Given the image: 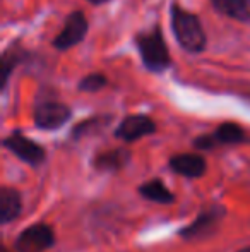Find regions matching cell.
Wrapping results in <instances>:
<instances>
[{
	"label": "cell",
	"instance_id": "6da1fadb",
	"mask_svg": "<svg viewBox=\"0 0 250 252\" xmlns=\"http://www.w3.org/2000/svg\"><path fill=\"white\" fill-rule=\"evenodd\" d=\"M170 28L177 43L185 53L199 55L207 48V34L197 14L184 9L178 2L170 5Z\"/></svg>",
	"mask_w": 250,
	"mask_h": 252
},
{
	"label": "cell",
	"instance_id": "7a4b0ae2",
	"mask_svg": "<svg viewBox=\"0 0 250 252\" xmlns=\"http://www.w3.org/2000/svg\"><path fill=\"white\" fill-rule=\"evenodd\" d=\"M134 45L139 52L144 69L151 74H165L171 67V53L163 36L161 28L153 26L142 30L134 36Z\"/></svg>",
	"mask_w": 250,
	"mask_h": 252
},
{
	"label": "cell",
	"instance_id": "3957f363",
	"mask_svg": "<svg viewBox=\"0 0 250 252\" xmlns=\"http://www.w3.org/2000/svg\"><path fill=\"white\" fill-rule=\"evenodd\" d=\"M89 31V21L83 10H72L67 14L63 28L60 33L52 40V47L57 52H67L70 48H76L87 36Z\"/></svg>",
	"mask_w": 250,
	"mask_h": 252
},
{
	"label": "cell",
	"instance_id": "277c9868",
	"mask_svg": "<svg viewBox=\"0 0 250 252\" xmlns=\"http://www.w3.org/2000/svg\"><path fill=\"white\" fill-rule=\"evenodd\" d=\"M72 119V108L57 100H38L33 110L34 126L40 130H58Z\"/></svg>",
	"mask_w": 250,
	"mask_h": 252
},
{
	"label": "cell",
	"instance_id": "5b68a950",
	"mask_svg": "<svg viewBox=\"0 0 250 252\" xmlns=\"http://www.w3.org/2000/svg\"><path fill=\"white\" fill-rule=\"evenodd\" d=\"M2 144L5 150H9L14 156H17L21 161L28 163L31 166L41 165L45 161V158H47L45 148L41 144H38L36 141H33L31 137L24 136L21 130H14L9 136H5Z\"/></svg>",
	"mask_w": 250,
	"mask_h": 252
},
{
	"label": "cell",
	"instance_id": "8992f818",
	"mask_svg": "<svg viewBox=\"0 0 250 252\" xmlns=\"http://www.w3.org/2000/svg\"><path fill=\"white\" fill-rule=\"evenodd\" d=\"M55 246V233L47 223H34L17 235V252H47Z\"/></svg>",
	"mask_w": 250,
	"mask_h": 252
},
{
	"label": "cell",
	"instance_id": "52a82bcc",
	"mask_svg": "<svg viewBox=\"0 0 250 252\" xmlns=\"http://www.w3.org/2000/svg\"><path fill=\"white\" fill-rule=\"evenodd\" d=\"M156 132V122L149 115L137 113V115H127L117 126L113 136L124 143H136L142 137L153 136Z\"/></svg>",
	"mask_w": 250,
	"mask_h": 252
},
{
	"label": "cell",
	"instance_id": "ba28073f",
	"mask_svg": "<svg viewBox=\"0 0 250 252\" xmlns=\"http://www.w3.org/2000/svg\"><path fill=\"white\" fill-rule=\"evenodd\" d=\"M223 216H224L223 206H218V204L207 206V208H204L202 211L199 213V216H197L190 225H187L182 230L180 235L184 237V239H195V237L209 235V232L216 230L218 223L221 221Z\"/></svg>",
	"mask_w": 250,
	"mask_h": 252
},
{
	"label": "cell",
	"instance_id": "9c48e42d",
	"mask_svg": "<svg viewBox=\"0 0 250 252\" xmlns=\"http://www.w3.org/2000/svg\"><path fill=\"white\" fill-rule=\"evenodd\" d=\"M31 52L28 48H24L21 45V41H12L5 50L0 55V70H2V81H0V88H2V93L7 91L9 86L10 76L14 74V70L19 65H23L24 62L29 60Z\"/></svg>",
	"mask_w": 250,
	"mask_h": 252
},
{
	"label": "cell",
	"instance_id": "30bf717a",
	"mask_svg": "<svg viewBox=\"0 0 250 252\" xmlns=\"http://www.w3.org/2000/svg\"><path fill=\"white\" fill-rule=\"evenodd\" d=\"M170 168L177 175L187 177V179H199L206 173L207 163L197 153H180L170 158Z\"/></svg>",
	"mask_w": 250,
	"mask_h": 252
},
{
	"label": "cell",
	"instance_id": "8fae6325",
	"mask_svg": "<svg viewBox=\"0 0 250 252\" xmlns=\"http://www.w3.org/2000/svg\"><path fill=\"white\" fill-rule=\"evenodd\" d=\"M130 161V151L127 148H113L98 153L93 158V166L100 172H118Z\"/></svg>",
	"mask_w": 250,
	"mask_h": 252
},
{
	"label": "cell",
	"instance_id": "7c38bea8",
	"mask_svg": "<svg viewBox=\"0 0 250 252\" xmlns=\"http://www.w3.org/2000/svg\"><path fill=\"white\" fill-rule=\"evenodd\" d=\"M218 14L242 24H250V0H209Z\"/></svg>",
	"mask_w": 250,
	"mask_h": 252
},
{
	"label": "cell",
	"instance_id": "4fadbf2b",
	"mask_svg": "<svg viewBox=\"0 0 250 252\" xmlns=\"http://www.w3.org/2000/svg\"><path fill=\"white\" fill-rule=\"evenodd\" d=\"M21 209H23V199H21L19 190L3 186L0 189V221L2 225L14 221L21 215Z\"/></svg>",
	"mask_w": 250,
	"mask_h": 252
},
{
	"label": "cell",
	"instance_id": "5bb4252c",
	"mask_svg": "<svg viewBox=\"0 0 250 252\" xmlns=\"http://www.w3.org/2000/svg\"><path fill=\"white\" fill-rule=\"evenodd\" d=\"M213 137L216 139L218 146H235V144L247 143L249 136L244 130V127L237 122H223L214 129Z\"/></svg>",
	"mask_w": 250,
	"mask_h": 252
},
{
	"label": "cell",
	"instance_id": "9a60e30c",
	"mask_svg": "<svg viewBox=\"0 0 250 252\" xmlns=\"http://www.w3.org/2000/svg\"><path fill=\"white\" fill-rule=\"evenodd\" d=\"M139 194L146 197L147 201L160 202V204H171L175 201V196L160 179H151L147 182L139 186Z\"/></svg>",
	"mask_w": 250,
	"mask_h": 252
},
{
	"label": "cell",
	"instance_id": "2e32d148",
	"mask_svg": "<svg viewBox=\"0 0 250 252\" xmlns=\"http://www.w3.org/2000/svg\"><path fill=\"white\" fill-rule=\"evenodd\" d=\"M113 117L105 113V115H94V117H89V119L83 120L79 122L77 126H74L72 132H70V137L74 141H79L81 137L87 136L91 132H98L100 129H103L105 126H108V122H111Z\"/></svg>",
	"mask_w": 250,
	"mask_h": 252
},
{
	"label": "cell",
	"instance_id": "e0dca14e",
	"mask_svg": "<svg viewBox=\"0 0 250 252\" xmlns=\"http://www.w3.org/2000/svg\"><path fill=\"white\" fill-rule=\"evenodd\" d=\"M108 84H110V81L103 72H91L79 81L77 90L83 91V93H98V91L105 90Z\"/></svg>",
	"mask_w": 250,
	"mask_h": 252
},
{
	"label": "cell",
	"instance_id": "ac0fdd59",
	"mask_svg": "<svg viewBox=\"0 0 250 252\" xmlns=\"http://www.w3.org/2000/svg\"><path fill=\"white\" fill-rule=\"evenodd\" d=\"M194 148H197L200 151H211L214 148H218V143L213 137V134H202V136H197L194 139Z\"/></svg>",
	"mask_w": 250,
	"mask_h": 252
},
{
	"label": "cell",
	"instance_id": "d6986e66",
	"mask_svg": "<svg viewBox=\"0 0 250 252\" xmlns=\"http://www.w3.org/2000/svg\"><path fill=\"white\" fill-rule=\"evenodd\" d=\"M86 2H89L91 5H105V3L111 2V0H86Z\"/></svg>",
	"mask_w": 250,
	"mask_h": 252
},
{
	"label": "cell",
	"instance_id": "ffe728a7",
	"mask_svg": "<svg viewBox=\"0 0 250 252\" xmlns=\"http://www.w3.org/2000/svg\"><path fill=\"white\" fill-rule=\"evenodd\" d=\"M238 252H250V247H244V249H240Z\"/></svg>",
	"mask_w": 250,
	"mask_h": 252
}]
</instances>
